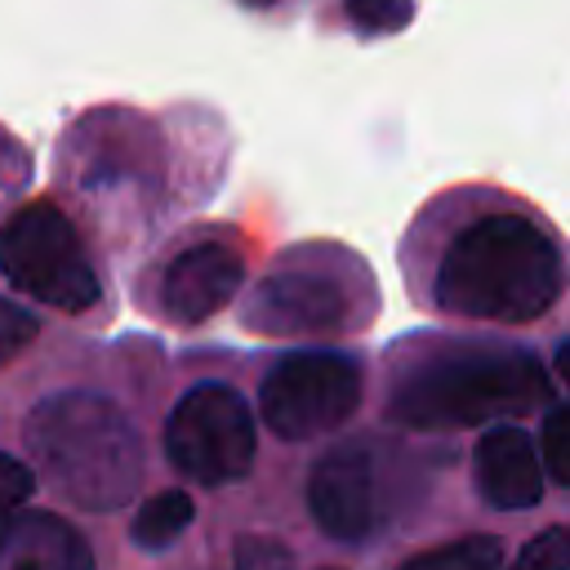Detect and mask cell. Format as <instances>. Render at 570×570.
<instances>
[{"instance_id": "6da1fadb", "label": "cell", "mask_w": 570, "mask_h": 570, "mask_svg": "<svg viewBox=\"0 0 570 570\" xmlns=\"http://www.w3.org/2000/svg\"><path fill=\"white\" fill-rule=\"evenodd\" d=\"M561 276V245L530 209H485L441 240L432 303L472 321L525 325L557 303Z\"/></svg>"}, {"instance_id": "7a4b0ae2", "label": "cell", "mask_w": 570, "mask_h": 570, "mask_svg": "<svg viewBox=\"0 0 570 570\" xmlns=\"http://www.w3.org/2000/svg\"><path fill=\"white\" fill-rule=\"evenodd\" d=\"M548 405V374L534 352L508 343H441L401 365L387 419L419 432H459Z\"/></svg>"}, {"instance_id": "3957f363", "label": "cell", "mask_w": 570, "mask_h": 570, "mask_svg": "<svg viewBox=\"0 0 570 570\" xmlns=\"http://www.w3.org/2000/svg\"><path fill=\"white\" fill-rule=\"evenodd\" d=\"M27 450L49 485L85 508L111 512L138 494L147 454L129 414L98 392H53L27 414Z\"/></svg>"}, {"instance_id": "277c9868", "label": "cell", "mask_w": 570, "mask_h": 570, "mask_svg": "<svg viewBox=\"0 0 570 570\" xmlns=\"http://www.w3.org/2000/svg\"><path fill=\"white\" fill-rule=\"evenodd\" d=\"M379 307L361 263L343 249L312 245L285 254L245 298V325L258 334H338L365 325Z\"/></svg>"}, {"instance_id": "5b68a950", "label": "cell", "mask_w": 570, "mask_h": 570, "mask_svg": "<svg viewBox=\"0 0 570 570\" xmlns=\"http://www.w3.org/2000/svg\"><path fill=\"white\" fill-rule=\"evenodd\" d=\"M0 272L27 298L58 312H89L102 294L76 223L53 200H27L0 227Z\"/></svg>"}, {"instance_id": "8992f818", "label": "cell", "mask_w": 570, "mask_h": 570, "mask_svg": "<svg viewBox=\"0 0 570 570\" xmlns=\"http://www.w3.org/2000/svg\"><path fill=\"white\" fill-rule=\"evenodd\" d=\"M258 432L245 396L227 383H196L165 419V459L200 485L240 481L254 468Z\"/></svg>"}, {"instance_id": "52a82bcc", "label": "cell", "mask_w": 570, "mask_h": 570, "mask_svg": "<svg viewBox=\"0 0 570 570\" xmlns=\"http://www.w3.org/2000/svg\"><path fill=\"white\" fill-rule=\"evenodd\" d=\"M361 405V365L347 352H289L258 387L263 423L285 441H312L343 428Z\"/></svg>"}, {"instance_id": "ba28073f", "label": "cell", "mask_w": 570, "mask_h": 570, "mask_svg": "<svg viewBox=\"0 0 570 570\" xmlns=\"http://www.w3.org/2000/svg\"><path fill=\"white\" fill-rule=\"evenodd\" d=\"M245 285V254L223 232L178 240L147 281V303L169 325H200L223 312Z\"/></svg>"}, {"instance_id": "9c48e42d", "label": "cell", "mask_w": 570, "mask_h": 570, "mask_svg": "<svg viewBox=\"0 0 570 570\" xmlns=\"http://www.w3.org/2000/svg\"><path fill=\"white\" fill-rule=\"evenodd\" d=\"M307 508L330 539L356 543L374 530V454L365 441L334 445L307 476Z\"/></svg>"}, {"instance_id": "30bf717a", "label": "cell", "mask_w": 570, "mask_h": 570, "mask_svg": "<svg viewBox=\"0 0 570 570\" xmlns=\"http://www.w3.org/2000/svg\"><path fill=\"white\" fill-rule=\"evenodd\" d=\"M472 476H476L481 499L490 508H503V512L534 508L543 499V463H539V450H534V441L521 428H508V423L503 428H490L476 441Z\"/></svg>"}, {"instance_id": "8fae6325", "label": "cell", "mask_w": 570, "mask_h": 570, "mask_svg": "<svg viewBox=\"0 0 570 570\" xmlns=\"http://www.w3.org/2000/svg\"><path fill=\"white\" fill-rule=\"evenodd\" d=\"M0 570H94V552L71 521L22 512L0 539Z\"/></svg>"}, {"instance_id": "7c38bea8", "label": "cell", "mask_w": 570, "mask_h": 570, "mask_svg": "<svg viewBox=\"0 0 570 570\" xmlns=\"http://www.w3.org/2000/svg\"><path fill=\"white\" fill-rule=\"evenodd\" d=\"M191 517H196V508H191V494L187 490H160V494H151L138 508V517L129 525V539L138 548H147V552H165L191 525Z\"/></svg>"}, {"instance_id": "4fadbf2b", "label": "cell", "mask_w": 570, "mask_h": 570, "mask_svg": "<svg viewBox=\"0 0 570 570\" xmlns=\"http://www.w3.org/2000/svg\"><path fill=\"white\" fill-rule=\"evenodd\" d=\"M499 561H503V543L494 534H468L410 557L401 570H499Z\"/></svg>"}, {"instance_id": "5bb4252c", "label": "cell", "mask_w": 570, "mask_h": 570, "mask_svg": "<svg viewBox=\"0 0 570 570\" xmlns=\"http://www.w3.org/2000/svg\"><path fill=\"white\" fill-rule=\"evenodd\" d=\"M347 22L365 36H387L396 27H405V18L414 13V0H347L343 4Z\"/></svg>"}, {"instance_id": "9a60e30c", "label": "cell", "mask_w": 570, "mask_h": 570, "mask_svg": "<svg viewBox=\"0 0 570 570\" xmlns=\"http://www.w3.org/2000/svg\"><path fill=\"white\" fill-rule=\"evenodd\" d=\"M543 472L557 485H570V405H552L543 419Z\"/></svg>"}, {"instance_id": "2e32d148", "label": "cell", "mask_w": 570, "mask_h": 570, "mask_svg": "<svg viewBox=\"0 0 570 570\" xmlns=\"http://www.w3.org/2000/svg\"><path fill=\"white\" fill-rule=\"evenodd\" d=\"M508 570H570V525H552L534 534Z\"/></svg>"}, {"instance_id": "e0dca14e", "label": "cell", "mask_w": 570, "mask_h": 570, "mask_svg": "<svg viewBox=\"0 0 570 570\" xmlns=\"http://www.w3.org/2000/svg\"><path fill=\"white\" fill-rule=\"evenodd\" d=\"M31 490H36L31 468L0 450V539H4V530L18 521V508L31 499Z\"/></svg>"}, {"instance_id": "ac0fdd59", "label": "cell", "mask_w": 570, "mask_h": 570, "mask_svg": "<svg viewBox=\"0 0 570 570\" xmlns=\"http://www.w3.org/2000/svg\"><path fill=\"white\" fill-rule=\"evenodd\" d=\"M36 334H40L36 312H27L13 298H0V365H9L18 352H27Z\"/></svg>"}, {"instance_id": "d6986e66", "label": "cell", "mask_w": 570, "mask_h": 570, "mask_svg": "<svg viewBox=\"0 0 570 570\" xmlns=\"http://www.w3.org/2000/svg\"><path fill=\"white\" fill-rule=\"evenodd\" d=\"M236 570H294V552L281 539L245 534L236 543Z\"/></svg>"}, {"instance_id": "ffe728a7", "label": "cell", "mask_w": 570, "mask_h": 570, "mask_svg": "<svg viewBox=\"0 0 570 570\" xmlns=\"http://www.w3.org/2000/svg\"><path fill=\"white\" fill-rule=\"evenodd\" d=\"M552 361H557V374H561V379H566V387H570V338L557 347V356H552Z\"/></svg>"}, {"instance_id": "44dd1931", "label": "cell", "mask_w": 570, "mask_h": 570, "mask_svg": "<svg viewBox=\"0 0 570 570\" xmlns=\"http://www.w3.org/2000/svg\"><path fill=\"white\" fill-rule=\"evenodd\" d=\"M240 4H245V9H276L281 0H240Z\"/></svg>"}]
</instances>
